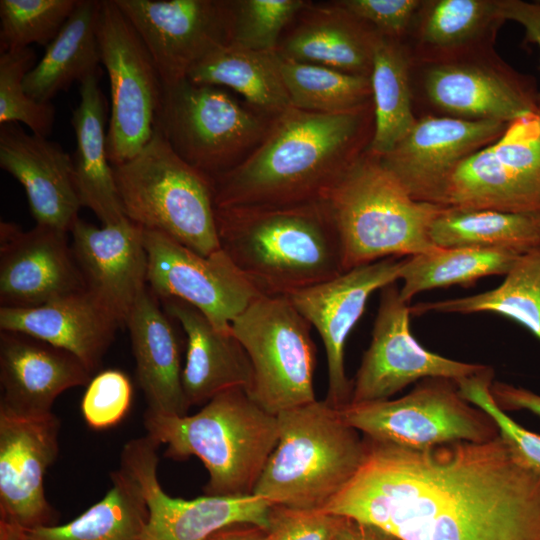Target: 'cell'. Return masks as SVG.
<instances>
[{
	"label": "cell",
	"mask_w": 540,
	"mask_h": 540,
	"mask_svg": "<svg viewBox=\"0 0 540 540\" xmlns=\"http://www.w3.org/2000/svg\"><path fill=\"white\" fill-rule=\"evenodd\" d=\"M411 62L403 44L378 37L370 76L374 106V134L367 149L374 156L389 153L411 130L413 111Z\"/></svg>",
	"instance_id": "34"
},
{
	"label": "cell",
	"mask_w": 540,
	"mask_h": 540,
	"mask_svg": "<svg viewBox=\"0 0 540 540\" xmlns=\"http://www.w3.org/2000/svg\"><path fill=\"white\" fill-rule=\"evenodd\" d=\"M220 248L262 295L289 296L342 274L339 233L326 200L215 208Z\"/></svg>",
	"instance_id": "3"
},
{
	"label": "cell",
	"mask_w": 540,
	"mask_h": 540,
	"mask_svg": "<svg viewBox=\"0 0 540 540\" xmlns=\"http://www.w3.org/2000/svg\"><path fill=\"white\" fill-rule=\"evenodd\" d=\"M404 260L384 258L287 296L321 337L328 367L325 401L334 408L351 402L353 383L346 376L344 363L347 338L371 294L399 280Z\"/></svg>",
	"instance_id": "17"
},
{
	"label": "cell",
	"mask_w": 540,
	"mask_h": 540,
	"mask_svg": "<svg viewBox=\"0 0 540 540\" xmlns=\"http://www.w3.org/2000/svg\"><path fill=\"white\" fill-rule=\"evenodd\" d=\"M323 199L339 233L344 271L437 248L431 228L444 206L414 199L368 151Z\"/></svg>",
	"instance_id": "6"
},
{
	"label": "cell",
	"mask_w": 540,
	"mask_h": 540,
	"mask_svg": "<svg viewBox=\"0 0 540 540\" xmlns=\"http://www.w3.org/2000/svg\"><path fill=\"white\" fill-rule=\"evenodd\" d=\"M506 127L496 121L425 116L417 118L408 134L379 158L414 199L437 204L450 174L495 142Z\"/></svg>",
	"instance_id": "20"
},
{
	"label": "cell",
	"mask_w": 540,
	"mask_h": 540,
	"mask_svg": "<svg viewBox=\"0 0 540 540\" xmlns=\"http://www.w3.org/2000/svg\"><path fill=\"white\" fill-rule=\"evenodd\" d=\"M110 478L104 497L68 523L27 529L0 522V540H142L149 511L141 484L122 462Z\"/></svg>",
	"instance_id": "30"
},
{
	"label": "cell",
	"mask_w": 540,
	"mask_h": 540,
	"mask_svg": "<svg viewBox=\"0 0 540 540\" xmlns=\"http://www.w3.org/2000/svg\"><path fill=\"white\" fill-rule=\"evenodd\" d=\"M311 325L287 296L260 295L231 323L252 366L249 397L277 416L316 401Z\"/></svg>",
	"instance_id": "9"
},
{
	"label": "cell",
	"mask_w": 540,
	"mask_h": 540,
	"mask_svg": "<svg viewBox=\"0 0 540 540\" xmlns=\"http://www.w3.org/2000/svg\"><path fill=\"white\" fill-rule=\"evenodd\" d=\"M437 204L540 220V102L463 161L447 178Z\"/></svg>",
	"instance_id": "13"
},
{
	"label": "cell",
	"mask_w": 540,
	"mask_h": 540,
	"mask_svg": "<svg viewBox=\"0 0 540 540\" xmlns=\"http://www.w3.org/2000/svg\"><path fill=\"white\" fill-rule=\"evenodd\" d=\"M293 21L279 41L280 58L371 76L379 35L337 1L309 2Z\"/></svg>",
	"instance_id": "27"
},
{
	"label": "cell",
	"mask_w": 540,
	"mask_h": 540,
	"mask_svg": "<svg viewBox=\"0 0 540 540\" xmlns=\"http://www.w3.org/2000/svg\"><path fill=\"white\" fill-rule=\"evenodd\" d=\"M266 529L253 524H237L226 527L210 537L209 540H263Z\"/></svg>",
	"instance_id": "49"
},
{
	"label": "cell",
	"mask_w": 540,
	"mask_h": 540,
	"mask_svg": "<svg viewBox=\"0 0 540 540\" xmlns=\"http://www.w3.org/2000/svg\"><path fill=\"white\" fill-rule=\"evenodd\" d=\"M91 375L64 349L22 333H0V409L26 416L49 414L60 394L87 385Z\"/></svg>",
	"instance_id": "24"
},
{
	"label": "cell",
	"mask_w": 540,
	"mask_h": 540,
	"mask_svg": "<svg viewBox=\"0 0 540 540\" xmlns=\"http://www.w3.org/2000/svg\"><path fill=\"white\" fill-rule=\"evenodd\" d=\"M493 370L480 372L457 382L460 394L488 413L497 425L499 435L524 465L540 474V435L532 432L506 414L491 394Z\"/></svg>",
	"instance_id": "42"
},
{
	"label": "cell",
	"mask_w": 540,
	"mask_h": 540,
	"mask_svg": "<svg viewBox=\"0 0 540 540\" xmlns=\"http://www.w3.org/2000/svg\"><path fill=\"white\" fill-rule=\"evenodd\" d=\"M276 117L221 87L184 79L163 85L155 129L179 158L214 179L246 159Z\"/></svg>",
	"instance_id": "8"
},
{
	"label": "cell",
	"mask_w": 540,
	"mask_h": 540,
	"mask_svg": "<svg viewBox=\"0 0 540 540\" xmlns=\"http://www.w3.org/2000/svg\"><path fill=\"white\" fill-rule=\"evenodd\" d=\"M59 431L53 412L26 416L0 409V522L27 529L57 525L44 480L58 456Z\"/></svg>",
	"instance_id": "19"
},
{
	"label": "cell",
	"mask_w": 540,
	"mask_h": 540,
	"mask_svg": "<svg viewBox=\"0 0 540 540\" xmlns=\"http://www.w3.org/2000/svg\"><path fill=\"white\" fill-rule=\"evenodd\" d=\"M379 36L402 42L422 0H338Z\"/></svg>",
	"instance_id": "45"
},
{
	"label": "cell",
	"mask_w": 540,
	"mask_h": 540,
	"mask_svg": "<svg viewBox=\"0 0 540 540\" xmlns=\"http://www.w3.org/2000/svg\"><path fill=\"white\" fill-rule=\"evenodd\" d=\"M35 59L29 47L0 53V124L20 122L32 133L47 137L54 126L55 108L33 100L23 85Z\"/></svg>",
	"instance_id": "41"
},
{
	"label": "cell",
	"mask_w": 540,
	"mask_h": 540,
	"mask_svg": "<svg viewBox=\"0 0 540 540\" xmlns=\"http://www.w3.org/2000/svg\"><path fill=\"white\" fill-rule=\"evenodd\" d=\"M411 315L428 312H491L524 326L540 340V247L521 255L496 288L471 296L418 303Z\"/></svg>",
	"instance_id": "36"
},
{
	"label": "cell",
	"mask_w": 540,
	"mask_h": 540,
	"mask_svg": "<svg viewBox=\"0 0 540 540\" xmlns=\"http://www.w3.org/2000/svg\"><path fill=\"white\" fill-rule=\"evenodd\" d=\"M101 1L79 0L60 32L46 47L41 60L26 74V93L40 103L70 85L97 75L101 63L97 26Z\"/></svg>",
	"instance_id": "32"
},
{
	"label": "cell",
	"mask_w": 540,
	"mask_h": 540,
	"mask_svg": "<svg viewBox=\"0 0 540 540\" xmlns=\"http://www.w3.org/2000/svg\"><path fill=\"white\" fill-rule=\"evenodd\" d=\"M147 285L153 294L182 300L203 313L216 329L230 332L232 321L259 293L220 249L200 255L174 239L143 229Z\"/></svg>",
	"instance_id": "15"
},
{
	"label": "cell",
	"mask_w": 540,
	"mask_h": 540,
	"mask_svg": "<svg viewBox=\"0 0 540 540\" xmlns=\"http://www.w3.org/2000/svg\"><path fill=\"white\" fill-rule=\"evenodd\" d=\"M80 84V102L71 120L76 137L75 185L81 206L90 209L102 226L111 225L126 216L107 153L104 96L97 75Z\"/></svg>",
	"instance_id": "31"
},
{
	"label": "cell",
	"mask_w": 540,
	"mask_h": 540,
	"mask_svg": "<svg viewBox=\"0 0 540 540\" xmlns=\"http://www.w3.org/2000/svg\"><path fill=\"white\" fill-rule=\"evenodd\" d=\"M520 255L501 249L437 247L405 257L399 280L401 298L409 303L420 292L460 285L472 286L479 279L506 275Z\"/></svg>",
	"instance_id": "37"
},
{
	"label": "cell",
	"mask_w": 540,
	"mask_h": 540,
	"mask_svg": "<svg viewBox=\"0 0 540 540\" xmlns=\"http://www.w3.org/2000/svg\"><path fill=\"white\" fill-rule=\"evenodd\" d=\"M159 446L146 434L128 441L121 453V462L141 484L149 511L142 540H209L216 532L237 524L267 530L273 505L256 495H204L191 500L168 495L157 476Z\"/></svg>",
	"instance_id": "16"
},
{
	"label": "cell",
	"mask_w": 540,
	"mask_h": 540,
	"mask_svg": "<svg viewBox=\"0 0 540 540\" xmlns=\"http://www.w3.org/2000/svg\"><path fill=\"white\" fill-rule=\"evenodd\" d=\"M364 439L359 471L323 512L397 540H540V474L500 435L422 450Z\"/></svg>",
	"instance_id": "1"
},
{
	"label": "cell",
	"mask_w": 540,
	"mask_h": 540,
	"mask_svg": "<svg viewBox=\"0 0 540 540\" xmlns=\"http://www.w3.org/2000/svg\"><path fill=\"white\" fill-rule=\"evenodd\" d=\"M276 52L223 44L189 71L196 84L228 87L254 108L276 117L291 107Z\"/></svg>",
	"instance_id": "33"
},
{
	"label": "cell",
	"mask_w": 540,
	"mask_h": 540,
	"mask_svg": "<svg viewBox=\"0 0 540 540\" xmlns=\"http://www.w3.org/2000/svg\"><path fill=\"white\" fill-rule=\"evenodd\" d=\"M152 56L164 86L228 41L227 0H114Z\"/></svg>",
	"instance_id": "18"
},
{
	"label": "cell",
	"mask_w": 540,
	"mask_h": 540,
	"mask_svg": "<svg viewBox=\"0 0 540 540\" xmlns=\"http://www.w3.org/2000/svg\"><path fill=\"white\" fill-rule=\"evenodd\" d=\"M373 104L322 114L289 107L239 165L212 179L216 208L266 207L323 199L367 151Z\"/></svg>",
	"instance_id": "2"
},
{
	"label": "cell",
	"mask_w": 540,
	"mask_h": 540,
	"mask_svg": "<svg viewBox=\"0 0 540 540\" xmlns=\"http://www.w3.org/2000/svg\"><path fill=\"white\" fill-rule=\"evenodd\" d=\"M410 306L396 283L381 289L370 345L363 355L349 404L389 399L421 379L445 378L458 382L486 366L446 358L424 348L410 328Z\"/></svg>",
	"instance_id": "14"
},
{
	"label": "cell",
	"mask_w": 540,
	"mask_h": 540,
	"mask_svg": "<svg viewBox=\"0 0 540 540\" xmlns=\"http://www.w3.org/2000/svg\"><path fill=\"white\" fill-rule=\"evenodd\" d=\"M491 394L504 411L526 410L540 418V394L499 381H493Z\"/></svg>",
	"instance_id": "47"
},
{
	"label": "cell",
	"mask_w": 540,
	"mask_h": 540,
	"mask_svg": "<svg viewBox=\"0 0 540 540\" xmlns=\"http://www.w3.org/2000/svg\"><path fill=\"white\" fill-rule=\"evenodd\" d=\"M342 516L273 505L263 540H332Z\"/></svg>",
	"instance_id": "44"
},
{
	"label": "cell",
	"mask_w": 540,
	"mask_h": 540,
	"mask_svg": "<svg viewBox=\"0 0 540 540\" xmlns=\"http://www.w3.org/2000/svg\"><path fill=\"white\" fill-rule=\"evenodd\" d=\"M97 35L111 94L107 153L116 166L134 158L151 140L163 82L144 42L114 0L101 1Z\"/></svg>",
	"instance_id": "12"
},
{
	"label": "cell",
	"mask_w": 540,
	"mask_h": 540,
	"mask_svg": "<svg viewBox=\"0 0 540 540\" xmlns=\"http://www.w3.org/2000/svg\"><path fill=\"white\" fill-rule=\"evenodd\" d=\"M332 540H397L385 531L351 518L343 517Z\"/></svg>",
	"instance_id": "48"
},
{
	"label": "cell",
	"mask_w": 540,
	"mask_h": 540,
	"mask_svg": "<svg viewBox=\"0 0 540 540\" xmlns=\"http://www.w3.org/2000/svg\"><path fill=\"white\" fill-rule=\"evenodd\" d=\"M147 435L166 444L165 457L195 456L208 471L205 495L249 496L279 438L277 416L255 403L242 388L224 391L193 415L145 412Z\"/></svg>",
	"instance_id": "4"
},
{
	"label": "cell",
	"mask_w": 540,
	"mask_h": 540,
	"mask_svg": "<svg viewBox=\"0 0 540 540\" xmlns=\"http://www.w3.org/2000/svg\"><path fill=\"white\" fill-rule=\"evenodd\" d=\"M168 317L147 287L134 304L125 326L136 362L137 381L147 402L146 412L183 416L191 406L182 385L179 342Z\"/></svg>",
	"instance_id": "29"
},
{
	"label": "cell",
	"mask_w": 540,
	"mask_h": 540,
	"mask_svg": "<svg viewBox=\"0 0 540 540\" xmlns=\"http://www.w3.org/2000/svg\"><path fill=\"white\" fill-rule=\"evenodd\" d=\"M278 443L253 495L272 505L322 511L359 471L367 444L325 400L277 415Z\"/></svg>",
	"instance_id": "5"
},
{
	"label": "cell",
	"mask_w": 540,
	"mask_h": 540,
	"mask_svg": "<svg viewBox=\"0 0 540 540\" xmlns=\"http://www.w3.org/2000/svg\"><path fill=\"white\" fill-rule=\"evenodd\" d=\"M118 320L87 290L31 308L0 307V330L64 349L93 373L111 345Z\"/></svg>",
	"instance_id": "26"
},
{
	"label": "cell",
	"mask_w": 540,
	"mask_h": 540,
	"mask_svg": "<svg viewBox=\"0 0 540 540\" xmlns=\"http://www.w3.org/2000/svg\"><path fill=\"white\" fill-rule=\"evenodd\" d=\"M308 3L304 0H227V44L276 52L285 29Z\"/></svg>",
	"instance_id": "39"
},
{
	"label": "cell",
	"mask_w": 540,
	"mask_h": 540,
	"mask_svg": "<svg viewBox=\"0 0 540 540\" xmlns=\"http://www.w3.org/2000/svg\"><path fill=\"white\" fill-rule=\"evenodd\" d=\"M344 420L364 438L410 449L454 442H485L499 435L496 423L460 394L457 383L428 378L398 399L348 404Z\"/></svg>",
	"instance_id": "11"
},
{
	"label": "cell",
	"mask_w": 540,
	"mask_h": 540,
	"mask_svg": "<svg viewBox=\"0 0 540 540\" xmlns=\"http://www.w3.org/2000/svg\"><path fill=\"white\" fill-rule=\"evenodd\" d=\"M67 232L0 224L1 307L31 308L86 290Z\"/></svg>",
	"instance_id": "21"
},
{
	"label": "cell",
	"mask_w": 540,
	"mask_h": 540,
	"mask_svg": "<svg viewBox=\"0 0 540 540\" xmlns=\"http://www.w3.org/2000/svg\"><path fill=\"white\" fill-rule=\"evenodd\" d=\"M79 0H1V52L48 46L74 12Z\"/></svg>",
	"instance_id": "40"
},
{
	"label": "cell",
	"mask_w": 540,
	"mask_h": 540,
	"mask_svg": "<svg viewBox=\"0 0 540 540\" xmlns=\"http://www.w3.org/2000/svg\"><path fill=\"white\" fill-rule=\"evenodd\" d=\"M499 5L505 20L520 24L526 40L540 49V1L499 0ZM538 98L540 102V92Z\"/></svg>",
	"instance_id": "46"
},
{
	"label": "cell",
	"mask_w": 540,
	"mask_h": 540,
	"mask_svg": "<svg viewBox=\"0 0 540 540\" xmlns=\"http://www.w3.org/2000/svg\"><path fill=\"white\" fill-rule=\"evenodd\" d=\"M133 399V387L126 373L107 369L87 384L81 401V413L94 430H104L120 423L127 415Z\"/></svg>",
	"instance_id": "43"
},
{
	"label": "cell",
	"mask_w": 540,
	"mask_h": 540,
	"mask_svg": "<svg viewBox=\"0 0 540 540\" xmlns=\"http://www.w3.org/2000/svg\"><path fill=\"white\" fill-rule=\"evenodd\" d=\"M71 248L86 290L120 323L147 286L143 228L125 217L97 227L80 218L70 230Z\"/></svg>",
	"instance_id": "22"
},
{
	"label": "cell",
	"mask_w": 540,
	"mask_h": 540,
	"mask_svg": "<svg viewBox=\"0 0 540 540\" xmlns=\"http://www.w3.org/2000/svg\"><path fill=\"white\" fill-rule=\"evenodd\" d=\"M279 59L281 76L294 108L322 114H343L373 104L370 77Z\"/></svg>",
	"instance_id": "38"
},
{
	"label": "cell",
	"mask_w": 540,
	"mask_h": 540,
	"mask_svg": "<svg viewBox=\"0 0 540 540\" xmlns=\"http://www.w3.org/2000/svg\"><path fill=\"white\" fill-rule=\"evenodd\" d=\"M436 247H477L524 255L540 247V220L488 209L444 207L434 220Z\"/></svg>",
	"instance_id": "35"
},
{
	"label": "cell",
	"mask_w": 540,
	"mask_h": 540,
	"mask_svg": "<svg viewBox=\"0 0 540 540\" xmlns=\"http://www.w3.org/2000/svg\"><path fill=\"white\" fill-rule=\"evenodd\" d=\"M505 22L499 0H422L401 43L413 65L451 62L495 50Z\"/></svg>",
	"instance_id": "25"
},
{
	"label": "cell",
	"mask_w": 540,
	"mask_h": 540,
	"mask_svg": "<svg viewBox=\"0 0 540 540\" xmlns=\"http://www.w3.org/2000/svg\"><path fill=\"white\" fill-rule=\"evenodd\" d=\"M0 167L23 186L36 225L70 233L82 206L72 156L60 144L0 124Z\"/></svg>",
	"instance_id": "23"
},
{
	"label": "cell",
	"mask_w": 540,
	"mask_h": 540,
	"mask_svg": "<svg viewBox=\"0 0 540 540\" xmlns=\"http://www.w3.org/2000/svg\"><path fill=\"white\" fill-rule=\"evenodd\" d=\"M416 118L449 117L510 123L539 104L536 81L492 50L459 60L411 64Z\"/></svg>",
	"instance_id": "10"
},
{
	"label": "cell",
	"mask_w": 540,
	"mask_h": 540,
	"mask_svg": "<svg viewBox=\"0 0 540 540\" xmlns=\"http://www.w3.org/2000/svg\"><path fill=\"white\" fill-rule=\"evenodd\" d=\"M113 172L132 222L203 256L221 249L212 179L179 158L157 129L141 152Z\"/></svg>",
	"instance_id": "7"
},
{
	"label": "cell",
	"mask_w": 540,
	"mask_h": 540,
	"mask_svg": "<svg viewBox=\"0 0 540 540\" xmlns=\"http://www.w3.org/2000/svg\"><path fill=\"white\" fill-rule=\"evenodd\" d=\"M162 301L165 312L179 322L187 338L182 385L190 406L204 405L229 389L247 392L253 377L251 362L231 331L216 329L203 313L182 300Z\"/></svg>",
	"instance_id": "28"
}]
</instances>
